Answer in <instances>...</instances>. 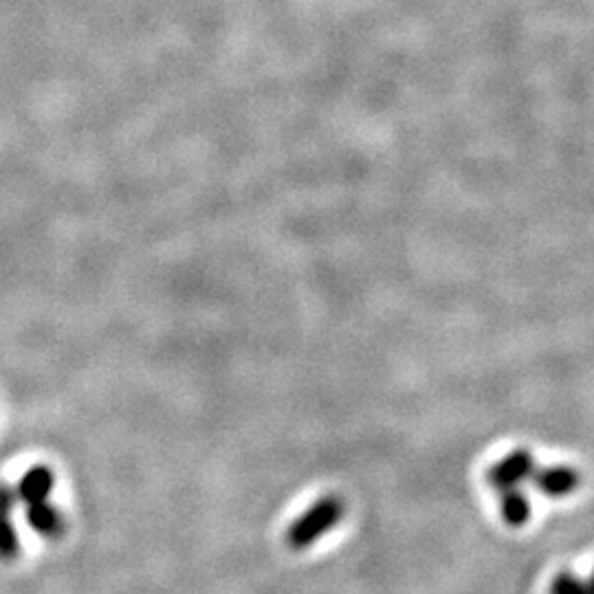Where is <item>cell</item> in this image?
I'll use <instances>...</instances> for the list:
<instances>
[{
    "instance_id": "6da1fadb",
    "label": "cell",
    "mask_w": 594,
    "mask_h": 594,
    "mask_svg": "<svg viewBox=\"0 0 594 594\" xmlns=\"http://www.w3.org/2000/svg\"><path fill=\"white\" fill-rule=\"evenodd\" d=\"M344 515L346 506L341 498H337V495H324V498H319L308 506L302 515H297L291 526L286 528V544L293 550L311 548L319 539L333 531V528H337L341 520H344Z\"/></svg>"
},
{
    "instance_id": "7a4b0ae2",
    "label": "cell",
    "mask_w": 594,
    "mask_h": 594,
    "mask_svg": "<svg viewBox=\"0 0 594 594\" xmlns=\"http://www.w3.org/2000/svg\"><path fill=\"white\" fill-rule=\"evenodd\" d=\"M535 473V460L528 454L526 449H515L509 456H504L502 460L495 462L493 467L487 471V482L493 489L506 491V489H515L517 484L533 478Z\"/></svg>"
},
{
    "instance_id": "3957f363",
    "label": "cell",
    "mask_w": 594,
    "mask_h": 594,
    "mask_svg": "<svg viewBox=\"0 0 594 594\" xmlns=\"http://www.w3.org/2000/svg\"><path fill=\"white\" fill-rule=\"evenodd\" d=\"M16 491L0 484V561H14L20 557V535L14 524Z\"/></svg>"
},
{
    "instance_id": "277c9868",
    "label": "cell",
    "mask_w": 594,
    "mask_h": 594,
    "mask_svg": "<svg viewBox=\"0 0 594 594\" xmlns=\"http://www.w3.org/2000/svg\"><path fill=\"white\" fill-rule=\"evenodd\" d=\"M25 517L31 531L44 539H60L64 535V517L49 500L25 504Z\"/></svg>"
},
{
    "instance_id": "5b68a950",
    "label": "cell",
    "mask_w": 594,
    "mask_h": 594,
    "mask_svg": "<svg viewBox=\"0 0 594 594\" xmlns=\"http://www.w3.org/2000/svg\"><path fill=\"white\" fill-rule=\"evenodd\" d=\"M535 487L548 498H566L579 487V473L572 467H548L533 473Z\"/></svg>"
},
{
    "instance_id": "8992f818",
    "label": "cell",
    "mask_w": 594,
    "mask_h": 594,
    "mask_svg": "<svg viewBox=\"0 0 594 594\" xmlns=\"http://www.w3.org/2000/svg\"><path fill=\"white\" fill-rule=\"evenodd\" d=\"M500 493H502V498H500L502 520L513 528H520V526L528 524V520H531V511H533L531 500H528L517 487L500 491Z\"/></svg>"
},
{
    "instance_id": "52a82bcc",
    "label": "cell",
    "mask_w": 594,
    "mask_h": 594,
    "mask_svg": "<svg viewBox=\"0 0 594 594\" xmlns=\"http://www.w3.org/2000/svg\"><path fill=\"white\" fill-rule=\"evenodd\" d=\"M550 594H590L588 583L572 575L570 570H561L550 583Z\"/></svg>"
},
{
    "instance_id": "ba28073f",
    "label": "cell",
    "mask_w": 594,
    "mask_h": 594,
    "mask_svg": "<svg viewBox=\"0 0 594 594\" xmlns=\"http://www.w3.org/2000/svg\"><path fill=\"white\" fill-rule=\"evenodd\" d=\"M586 583H588V590H590V594H594V570H592V575H590V579H588Z\"/></svg>"
}]
</instances>
